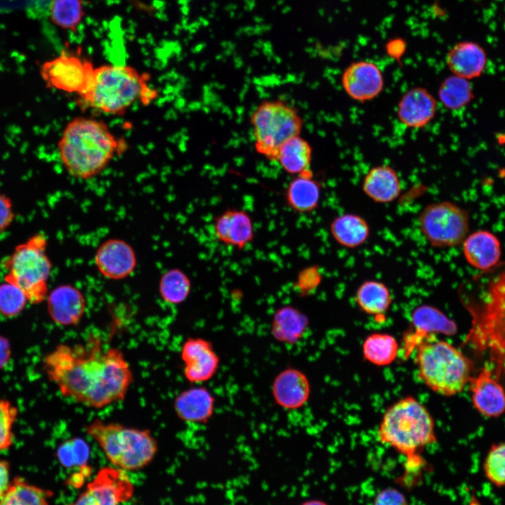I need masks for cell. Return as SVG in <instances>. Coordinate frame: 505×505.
<instances>
[{
	"mask_svg": "<svg viewBox=\"0 0 505 505\" xmlns=\"http://www.w3.org/2000/svg\"><path fill=\"white\" fill-rule=\"evenodd\" d=\"M469 215L450 201L426 206L418 215L419 230L429 245L447 248L462 244L469 231Z\"/></svg>",
	"mask_w": 505,
	"mask_h": 505,
	"instance_id": "obj_10",
	"label": "cell"
},
{
	"mask_svg": "<svg viewBox=\"0 0 505 505\" xmlns=\"http://www.w3.org/2000/svg\"><path fill=\"white\" fill-rule=\"evenodd\" d=\"M475 408L487 417H497L505 412V391L490 369L483 368L469 381Z\"/></svg>",
	"mask_w": 505,
	"mask_h": 505,
	"instance_id": "obj_17",
	"label": "cell"
},
{
	"mask_svg": "<svg viewBox=\"0 0 505 505\" xmlns=\"http://www.w3.org/2000/svg\"><path fill=\"white\" fill-rule=\"evenodd\" d=\"M446 62L454 75L467 80L482 74L487 64V54L478 43L464 41L454 45L446 56Z\"/></svg>",
	"mask_w": 505,
	"mask_h": 505,
	"instance_id": "obj_24",
	"label": "cell"
},
{
	"mask_svg": "<svg viewBox=\"0 0 505 505\" xmlns=\"http://www.w3.org/2000/svg\"><path fill=\"white\" fill-rule=\"evenodd\" d=\"M462 243L466 260L480 271L490 269L499 262L500 242L490 231L486 230L474 231L467 236Z\"/></svg>",
	"mask_w": 505,
	"mask_h": 505,
	"instance_id": "obj_25",
	"label": "cell"
},
{
	"mask_svg": "<svg viewBox=\"0 0 505 505\" xmlns=\"http://www.w3.org/2000/svg\"><path fill=\"white\" fill-rule=\"evenodd\" d=\"M411 323L413 332L406 337L410 349L435 333L453 335L457 332L454 321L438 308L429 304H422L412 311Z\"/></svg>",
	"mask_w": 505,
	"mask_h": 505,
	"instance_id": "obj_21",
	"label": "cell"
},
{
	"mask_svg": "<svg viewBox=\"0 0 505 505\" xmlns=\"http://www.w3.org/2000/svg\"><path fill=\"white\" fill-rule=\"evenodd\" d=\"M396 339L386 333H373L366 337L363 344L365 358L371 363L384 366L391 364L398 355Z\"/></svg>",
	"mask_w": 505,
	"mask_h": 505,
	"instance_id": "obj_32",
	"label": "cell"
},
{
	"mask_svg": "<svg viewBox=\"0 0 505 505\" xmlns=\"http://www.w3.org/2000/svg\"><path fill=\"white\" fill-rule=\"evenodd\" d=\"M159 290L163 301L170 304H180L189 296L191 282L182 270L171 269L162 275Z\"/></svg>",
	"mask_w": 505,
	"mask_h": 505,
	"instance_id": "obj_34",
	"label": "cell"
},
{
	"mask_svg": "<svg viewBox=\"0 0 505 505\" xmlns=\"http://www.w3.org/2000/svg\"><path fill=\"white\" fill-rule=\"evenodd\" d=\"M334 240L346 248H356L364 244L370 236V227L361 215L345 213L334 218L330 224Z\"/></svg>",
	"mask_w": 505,
	"mask_h": 505,
	"instance_id": "obj_28",
	"label": "cell"
},
{
	"mask_svg": "<svg viewBox=\"0 0 505 505\" xmlns=\"http://www.w3.org/2000/svg\"><path fill=\"white\" fill-rule=\"evenodd\" d=\"M53 493L28 483L22 477H15L0 498V505H49Z\"/></svg>",
	"mask_w": 505,
	"mask_h": 505,
	"instance_id": "obj_31",
	"label": "cell"
},
{
	"mask_svg": "<svg viewBox=\"0 0 505 505\" xmlns=\"http://www.w3.org/2000/svg\"><path fill=\"white\" fill-rule=\"evenodd\" d=\"M379 441L407 457L409 468L421 464L418 452L436 441L433 419L412 396L403 398L384 414L378 429Z\"/></svg>",
	"mask_w": 505,
	"mask_h": 505,
	"instance_id": "obj_5",
	"label": "cell"
},
{
	"mask_svg": "<svg viewBox=\"0 0 505 505\" xmlns=\"http://www.w3.org/2000/svg\"><path fill=\"white\" fill-rule=\"evenodd\" d=\"M126 147L124 140L116 137L105 122L86 116L70 120L58 143L65 170L72 177L83 180L101 173Z\"/></svg>",
	"mask_w": 505,
	"mask_h": 505,
	"instance_id": "obj_3",
	"label": "cell"
},
{
	"mask_svg": "<svg viewBox=\"0 0 505 505\" xmlns=\"http://www.w3.org/2000/svg\"><path fill=\"white\" fill-rule=\"evenodd\" d=\"M95 265L105 277L120 280L130 275L137 264L133 248L125 241L109 239L102 243L95 255Z\"/></svg>",
	"mask_w": 505,
	"mask_h": 505,
	"instance_id": "obj_16",
	"label": "cell"
},
{
	"mask_svg": "<svg viewBox=\"0 0 505 505\" xmlns=\"http://www.w3.org/2000/svg\"><path fill=\"white\" fill-rule=\"evenodd\" d=\"M299 505H328L324 501L319 499H309L304 501Z\"/></svg>",
	"mask_w": 505,
	"mask_h": 505,
	"instance_id": "obj_45",
	"label": "cell"
},
{
	"mask_svg": "<svg viewBox=\"0 0 505 505\" xmlns=\"http://www.w3.org/2000/svg\"><path fill=\"white\" fill-rule=\"evenodd\" d=\"M342 86L353 100L365 102L378 96L384 88V76L374 62L360 60L350 64L343 72Z\"/></svg>",
	"mask_w": 505,
	"mask_h": 505,
	"instance_id": "obj_15",
	"label": "cell"
},
{
	"mask_svg": "<svg viewBox=\"0 0 505 505\" xmlns=\"http://www.w3.org/2000/svg\"><path fill=\"white\" fill-rule=\"evenodd\" d=\"M312 147L300 135L288 140L279 149L277 160L288 174L297 175L310 168Z\"/></svg>",
	"mask_w": 505,
	"mask_h": 505,
	"instance_id": "obj_29",
	"label": "cell"
},
{
	"mask_svg": "<svg viewBox=\"0 0 505 505\" xmlns=\"http://www.w3.org/2000/svg\"><path fill=\"white\" fill-rule=\"evenodd\" d=\"M94 69L90 61L78 55L62 52L42 64L40 75L48 88L80 97L88 88Z\"/></svg>",
	"mask_w": 505,
	"mask_h": 505,
	"instance_id": "obj_11",
	"label": "cell"
},
{
	"mask_svg": "<svg viewBox=\"0 0 505 505\" xmlns=\"http://www.w3.org/2000/svg\"><path fill=\"white\" fill-rule=\"evenodd\" d=\"M11 481L10 464L6 460L0 459V498L7 490Z\"/></svg>",
	"mask_w": 505,
	"mask_h": 505,
	"instance_id": "obj_43",
	"label": "cell"
},
{
	"mask_svg": "<svg viewBox=\"0 0 505 505\" xmlns=\"http://www.w3.org/2000/svg\"><path fill=\"white\" fill-rule=\"evenodd\" d=\"M321 282V274L315 266H310L300 270L293 284V288L299 296L305 297L312 292Z\"/></svg>",
	"mask_w": 505,
	"mask_h": 505,
	"instance_id": "obj_40",
	"label": "cell"
},
{
	"mask_svg": "<svg viewBox=\"0 0 505 505\" xmlns=\"http://www.w3.org/2000/svg\"><path fill=\"white\" fill-rule=\"evenodd\" d=\"M56 457L65 467L84 466L90 457V447L83 438H71L58 447Z\"/></svg>",
	"mask_w": 505,
	"mask_h": 505,
	"instance_id": "obj_36",
	"label": "cell"
},
{
	"mask_svg": "<svg viewBox=\"0 0 505 505\" xmlns=\"http://www.w3.org/2000/svg\"><path fill=\"white\" fill-rule=\"evenodd\" d=\"M86 432L96 441L108 461L125 471L146 467L159 448L156 438L147 429L95 419L86 426Z\"/></svg>",
	"mask_w": 505,
	"mask_h": 505,
	"instance_id": "obj_6",
	"label": "cell"
},
{
	"mask_svg": "<svg viewBox=\"0 0 505 505\" xmlns=\"http://www.w3.org/2000/svg\"><path fill=\"white\" fill-rule=\"evenodd\" d=\"M362 189L373 201L389 203L400 195V180L393 168L385 165L375 166L366 173L363 180Z\"/></svg>",
	"mask_w": 505,
	"mask_h": 505,
	"instance_id": "obj_26",
	"label": "cell"
},
{
	"mask_svg": "<svg viewBox=\"0 0 505 505\" xmlns=\"http://www.w3.org/2000/svg\"><path fill=\"white\" fill-rule=\"evenodd\" d=\"M438 95L440 102L451 110L463 108L474 97L472 87L469 81L454 74L445 78L442 81Z\"/></svg>",
	"mask_w": 505,
	"mask_h": 505,
	"instance_id": "obj_33",
	"label": "cell"
},
{
	"mask_svg": "<svg viewBox=\"0 0 505 505\" xmlns=\"http://www.w3.org/2000/svg\"><path fill=\"white\" fill-rule=\"evenodd\" d=\"M15 218L11 199L0 191V234L5 231Z\"/></svg>",
	"mask_w": 505,
	"mask_h": 505,
	"instance_id": "obj_42",
	"label": "cell"
},
{
	"mask_svg": "<svg viewBox=\"0 0 505 505\" xmlns=\"http://www.w3.org/2000/svg\"><path fill=\"white\" fill-rule=\"evenodd\" d=\"M149 76L129 65L95 67L86 92L79 97L81 104L109 115H123L137 102L144 105L157 97L149 83Z\"/></svg>",
	"mask_w": 505,
	"mask_h": 505,
	"instance_id": "obj_4",
	"label": "cell"
},
{
	"mask_svg": "<svg viewBox=\"0 0 505 505\" xmlns=\"http://www.w3.org/2000/svg\"><path fill=\"white\" fill-rule=\"evenodd\" d=\"M27 302L26 295L18 287L6 281L0 283V314L3 316H17Z\"/></svg>",
	"mask_w": 505,
	"mask_h": 505,
	"instance_id": "obj_38",
	"label": "cell"
},
{
	"mask_svg": "<svg viewBox=\"0 0 505 505\" xmlns=\"http://www.w3.org/2000/svg\"><path fill=\"white\" fill-rule=\"evenodd\" d=\"M134 485L125 471L115 466L100 469L79 497L68 505H120L128 501Z\"/></svg>",
	"mask_w": 505,
	"mask_h": 505,
	"instance_id": "obj_12",
	"label": "cell"
},
{
	"mask_svg": "<svg viewBox=\"0 0 505 505\" xmlns=\"http://www.w3.org/2000/svg\"><path fill=\"white\" fill-rule=\"evenodd\" d=\"M321 184L307 169L295 175L288 184L284 201L286 206L299 214H309L316 210L320 203Z\"/></svg>",
	"mask_w": 505,
	"mask_h": 505,
	"instance_id": "obj_22",
	"label": "cell"
},
{
	"mask_svg": "<svg viewBox=\"0 0 505 505\" xmlns=\"http://www.w3.org/2000/svg\"><path fill=\"white\" fill-rule=\"evenodd\" d=\"M47 310L51 320L58 325H76L86 310L82 292L71 285H61L48 292Z\"/></svg>",
	"mask_w": 505,
	"mask_h": 505,
	"instance_id": "obj_18",
	"label": "cell"
},
{
	"mask_svg": "<svg viewBox=\"0 0 505 505\" xmlns=\"http://www.w3.org/2000/svg\"><path fill=\"white\" fill-rule=\"evenodd\" d=\"M46 236L38 233L17 245L2 262L4 281L12 283L36 304L46 299L52 263L46 253Z\"/></svg>",
	"mask_w": 505,
	"mask_h": 505,
	"instance_id": "obj_8",
	"label": "cell"
},
{
	"mask_svg": "<svg viewBox=\"0 0 505 505\" xmlns=\"http://www.w3.org/2000/svg\"><path fill=\"white\" fill-rule=\"evenodd\" d=\"M487 480L497 487H505V442L491 446L483 462Z\"/></svg>",
	"mask_w": 505,
	"mask_h": 505,
	"instance_id": "obj_37",
	"label": "cell"
},
{
	"mask_svg": "<svg viewBox=\"0 0 505 505\" xmlns=\"http://www.w3.org/2000/svg\"><path fill=\"white\" fill-rule=\"evenodd\" d=\"M84 16L83 0H52L51 21L64 29L75 32Z\"/></svg>",
	"mask_w": 505,
	"mask_h": 505,
	"instance_id": "obj_35",
	"label": "cell"
},
{
	"mask_svg": "<svg viewBox=\"0 0 505 505\" xmlns=\"http://www.w3.org/2000/svg\"><path fill=\"white\" fill-rule=\"evenodd\" d=\"M437 102L426 88L409 89L401 97L397 107V116L408 128H419L426 126L435 116Z\"/></svg>",
	"mask_w": 505,
	"mask_h": 505,
	"instance_id": "obj_19",
	"label": "cell"
},
{
	"mask_svg": "<svg viewBox=\"0 0 505 505\" xmlns=\"http://www.w3.org/2000/svg\"><path fill=\"white\" fill-rule=\"evenodd\" d=\"M271 391L277 405L285 410H294L304 406L309 400L310 384L302 371L287 368L276 375Z\"/></svg>",
	"mask_w": 505,
	"mask_h": 505,
	"instance_id": "obj_20",
	"label": "cell"
},
{
	"mask_svg": "<svg viewBox=\"0 0 505 505\" xmlns=\"http://www.w3.org/2000/svg\"><path fill=\"white\" fill-rule=\"evenodd\" d=\"M459 297L471 316L467 340L488 349L505 372V261L464 282Z\"/></svg>",
	"mask_w": 505,
	"mask_h": 505,
	"instance_id": "obj_2",
	"label": "cell"
},
{
	"mask_svg": "<svg viewBox=\"0 0 505 505\" xmlns=\"http://www.w3.org/2000/svg\"><path fill=\"white\" fill-rule=\"evenodd\" d=\"M173 406L181 420L190 424H202L213 415L215 398L208 389L196 386L180 392L175 398Z\"/></svg>",
	"mask_w": 505,
	"mask_h": 505,
	"instance_id": "obj_23",
	"label": "cell"
},
{
	"mask_svg": "<svg viewBox=\"0 0 505 505\" xmlns=\"http://www.w3.org/2000/svg\"><path fill=\"white\" fill-rule=\"evenodd\" d=\"M11 356V346L8 339L0 335V370L4 369L8 364Z\"/></svg>",
	"mask_w": 505,
	"mask_h": 505,
	"instance_id": "obj_44",
	"label": "cell"
},
{
	"mask_svg": "<svg viewBox=\"0 0 505 505\" xmlns=\"http://www.w3.org/2000/svg\"><path fill=\"white\" fill-rule=\"evenodd\" d=\"M355 301L365 314L379 316L388 311L392 303V297L389 288L384 283L368 280L357 288Z\"/></svg>",
	"mask_w": 505,
	"mask_h": 505,
	"instance_id": "obj_30",
	"label": "cell"
},
{
	"mask_svg": "<svg viewBox=\"0 0 505 505\" xmlns=\"http://www.w3.org/2000/svg\"><path fill=\"white\" fill-rule=\"evenodd\" d=\"M18 410L8 400L0 398V452L8 450L14 440L13 426Z\"/></svg>",
	"mask_w": 505,
	"mask_h": 505,
	"instance_id": "obj_39",
	"label": "cell"
},
{
	"mask_svg": "<svg viewBox=\"0 0 505 505\" xmlns=\"http://www.w3.org/2000/svg\"><path fill=\"white\" fill-rule=\"evenodd\" d=\"M372 505H408L404 494L396 488H385L375 497Z\"/></svg>",
	"mask_w": 505,
	"mask_h": 505,
	"instance_id": "obj_41",
	"label": "cell"
},
{
	"mask_svg": "<svg viewBox=\"0 0 505 505\" xmlns=\"http://www.w3.org/2000/svg\"><path fill=\"white\" fill-rule=\"evenodd\" d=\"M180 356L185 378L192 384L210 380L219 370L220 358L213 345L201 337H190L182 344Z\"/></svg>",
	"mask_w": 505,
	"mask_h": 505,
	"instance_id": "obj_14",
	"label": "cell"
},
{
	"mask_svg": "<svg viewBox=\"0 0 505 505\" xmlns=\"http://www.w3.org/2000/svg\"><path fill=\"white\" fill-rule=\"evenodd\" d=\"M42 368L63 397L93 409L123 400L133 382L123 353L92 337L84 344H58L44 356Z\"/></svg>",
	"mask_w": 505,
	"mask_h": 505,
	"instance_id": "obj_1",
	"label": "cell"
},
{
	"mask_svg": "<svg viewBox=\"0 0 505 505\" xmlns=\"http://www.w3.org/2000/svg\"><path fill=\"white\" fill-rule=\"evenodd\" d=\"M255 151L269 161H276L280 147L299 135L304 121L298 110L280 100H263L250 118Z\"/></svg>",
	"mask_w": 505,
	"mask_h": 505,
	"instance_id": "obj_9",
	"label": "cell"
},
{
	"mask_svg": "<svg viewBox=\"0 0 505 505\" xmlns=\"http://www.w3.org/2000/svg\"><path fill=\"white\" fill-rule=\"evenodd\" d=\"M309 326L307 316L292 305H284L274 313L271 329L274 338L288 344L298 342Z\"/></svg>",
	"mask_w": 505,
	"mask_h": 505,
	"instance_id": "obj_27",
	"label": "cell"
},
{
	"mask_svg": "<svg viewBox=\"0 0 505 505\" xmlns=\"http://www.w3.org/2000/svg\"><path fill=\"white\" fill-rule=\"evenodd\" d=\"M213 234L217 243L243 250L255 237L253 219L244 209L227 208L213 218Z\"/></svg>",
	"mask_w": 505,
	"mask_h": 505,
	"instance_id": "obj_13",
	"label": "cell"
},
{
	"mask_svg": "<svg viewBox=\"0 0 505 505\" xmlns=\"http://www.w3.org/2000/svg\"><path fill=\"white\" fill-rule=\"evenodd\" d=\"M432 336L416 346L415 362L419 377L438 394L456 395L462 391L471 377V361L452 344Z\"/></svg>",
	"mask_w": 505,
	"mask_h": 505,
	"instance_id": "obj_7",
	"label": "cell"
}]
</instances>
